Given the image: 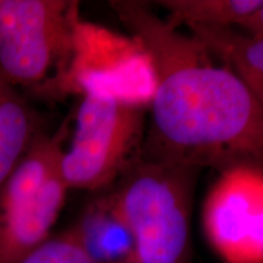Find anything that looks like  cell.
Returning a JSON list of instances; mask_svg holds the SVG:
<instances>
[{"instance_id":"6","label":"cell","mask_w":263,"mask_h":263,"mask_svg":"<svg viewBox=\"0 0 263 263\" xmlns=\"http://www.w3.org/2000/svg\"><path fill=\"white\" fill-rule=\"evenodd\" d=\"M146 111L114 98L82 97L71 144L61 157L67 188L97 190L120 178L141 155Z\"/></svg>"},{"instance_id":"2","label":"cell","mask_w":263,"mask_h":263,"mask_svg":"<svg viewBox=\"0 0 263 263\" xmlns=\"http://www.w3.org/2000/svg\"><path fill=\"white\" fill-rule=\"evenodd\" d=\"M199 171L140 155L111 193L136 248V263H190Z\"/></svg>"},{"instance_id":"7","label":"cell","mask_w":263,"mask_h":263,"mask_svg":"<svg viewBox=\"0 0 263 263\" xmlns=\"http://www.w3.org/2000/svg\"><path fill=\"white\" fill-rule=\"evenodd\" d=\"M202 226L223 263H263V170L219 173L203 202Z\"/></svg>"},{"instance_id":"8","label":"cell","mask_w":263,"mask_h":263,"mask_svg":"<svg viewBox=\"0 0 263 263\" xmlns=\"http://www.w3.org/2000/svg\"><path fill=\"white\" fill-rule=\"evenodd\" d=\"M71 228L94 263H136L133 236L111 193L91 202Z\"/></svg>"},{"instance_id":"9","label":"cell","mask_w":263,"mask_h":263,"mask_svg":"<svg viewBox=\"0 0 263 263\" xmlns=\"http://www.w3.org/2000/svg\"><path fill=\"white\" fill-rule=\"evenodd\" d=\"M188 28L217 61L238 76L263 106V38L230 27Z\"/></svg>"},{"instance_id":"13","label":"cell","mask_w":263,"mask_h":263,"mask_svg":"<svg viewBox=\"0 0 263 263\" xmlns=\"http://www.w3.org/2000/svg\"><path fill=\"white\" fill-rule=\"evenodd\" d=\"M241 31L252 35V37L263 38V5L255 14L250 16L248 21L242 25Z\"/></svg>"},{"instance_id":"12","label":"cell","mask_w":263,"mask_h":263,"mask_svg":"<svg viewBox=\"0 0 263 263\" xmlns=\"http://www.w3.org/2000/svg\"><path fill=\"white\" fill-rule=\"evenodd\" d=\"M20 263H94L87 254L73 229L70 228L26 256Z\"/></svg>"},{"instance_id":"3","label":"cell","mask_w":263,"mask_h":263,"mask_svg":"<svg viewBox=\"0 0 263 263\" xmlns=\"http://www.w3.org/2000/svg\"><path fill=\"white\" fill-rule=\"evenodd\" d=\"M68 134L41 130L0 185V263H20L50 238L70 189L61 174Z\"/></svg>"},{"instance_id":"11","label":"cell","mask_w":263,"mask_h":263,"mask_svg":"<svg viewBox=\"0 0 263 263\" xmlns=\"http://www.w3.org/2000/svg\"><path fill=\"white\" fill-rule=\"evenodd\" d=\"M157 4L168 12V21L177 27L184 24L241 28L263 0H160Z\"/></svg>"},{"instance_id":"5","label":"cell","mask_w":263,"mask_h":263,"mask_svg":"<svg viewBox=\"0 0 263 263\" xmlns=\"http://www.w3.org/2000/svg\"><path fill=\"white\" fill-rule=\"evenodd\" d=\"M80 18L74 0H0V71L6 80L42 97L67 65Z\"/></svg>"},{"instance_id":"10","label":"cell","mask_w":263,"mask_h":263,"mask_svg":"<svg viewBox=\"0 0 263 263\" xmlns=\"http://www.w3.org/2000/svg\"><path fill=\"white\" fill-rule=\"evenodd\" d=\"M41 130L33 108L0 71V185Z\"/></svg>"},{"instance_id":"1","label":"cell","mask_w":263,"mask_h":263,"mask_svg":"<svg viewBox=\"0 0 263 263\" xmlns=\"http://www.w3.org/2000/svg\"><path fill=\"white\" fill-rule=\"evenodd\" d=\"M110 5L155 65L157 88L141 156L219 173L239 166L263 170V106L238 76L146 3Z\"/></svg>"},{"instance_id":"4","label":"cell","mask_w":263,"mask_h":263,"mask_svg":"<svg viewBox=\"0 0 263 263\" xmlns=\"http://www.w3.org/2000/svg\"><path fill=\"white\" fill-rule=\"evenodd\" d=\"M156 88L155 65L139 39L80 18L67 65L42 97L101 95L149 110Z\"/></svg>"}]
</instances>
